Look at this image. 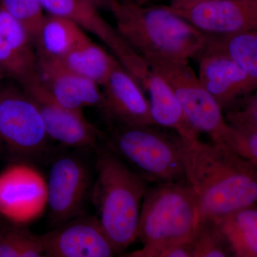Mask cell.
Listing matches in <instances>:
<instances>
[{
  "instance_id": "obj_1",
  "label": "cell",
  "mask_w": 257,
  "mask_h": 257,
  "mask_svg": "<svg viewBox=\"0 0 257 257\" xmlns=\"http://www.w3.org/2000/svg\"><path fill=\"white\" fill-rule=\"evenodd\" d=\"M184 142L186 180L197 197L199 219L257 205L256 166L213 140Z\"/></svg>"
},
{
  "instance_id": "obj_2",
  "label": "cell",
  "mask_w": 257,
  "mask_h": 257,
  "mask_svg": "<svg viewBox=\"0 0 257 257\" xmlns=\"http://www.w3.org/2000/svg\"><path fill=\"white\" fill-rule=\"evenodd\" d=\"M115 29L138 55L154 60L189 61L207 47L209 36L169 9L135 0H109Z\"/></svg>"
},
{
  "instance_id": "obj_3",
  "label": "cell",
  "mask_w": 257,
  "mask_h": 257,
  "mask_svg": "<svg viewBox=\"0 0 257 257\" xmlns=\"http://www.w3.org/2000/svg\"><path fill=\"white\" fill-rule=\"evenodd\" d=\"M93 202L99 221L117 254L138 239L147 182L110 149H96Z\"/></svg>"
},
{
  "instance_id": "obj_4",
  "label": "cell",
  "mask_w": 257,
  "mask_h": 257,
  "mask_svg": "<svg viewBox=\"0 0 257 257\" xmlns=\"http://www.w3.org/2000/svg\"><path fill=\"white\" fill-rule=\"evenodd\" d=\"M198 221L197 197L187 182L155 184L142 204L138 239L143 247L124 256L143 257L159 246L191 239Z\"/></svg>"
},
{
  "instance_id": "obj_5",
  "label": "cell",
  "mask_w": 257,
  "mask_h": 257,
  "mask_svg": "<svg viewBox=\"0 0 257 257\" xmlns=\"http://www.w3.org/2000/svg\"><path fill=\"white\" fill-rule=\"evenodd\" d=\"M157 126H117L108 148L147 182H187L184 138Z\"/></svg>"
},
{
  "instance_id": "obj_6",
  "label": "cell",
  "mask_w": 257,
  "mask_h": 257,
  "mask_svg": "<svg viewBox=\"0 0 257 257\" xmlns=\"http://www.w3.org/2000/svg\"><path fill=\"white\" fill-rule=\"evenodd\" d=\"M150 67L160 74L175 93L186 119L198 134L216 140L229 123L224 111L194 73L189 61L154 60Z\"/></svg>"
},
{
  "instance_id": "obj_7",
  "label": "cell",
  "mask_w": 257,
  "mask_h": 257,
  "mask_svg": "<svg viewBox=\"0 0 257 257\" xmlns=\"http://www.w3.org/2000/svg\"><path fill=\"white\" fill-rule=\"evenodd\" d=\"M50 139L33 100L23 89H0V153L17 159L40 156Z\"/></svg>"
},
{
  "instance_id": "obj_8",
  "label": "cell",
  "mask_w": 257,
  "mask_h": 257,
  "mask_svg": "<svg viewBox=\"0 0 257 257\" xmlns=\"http://www.w3.org/2000/svg\"><path fill=\"white\" fill-rule=\"evenodd\" d=\"M47 207V180L34 166L17 162L0 172V214L5 219L30 224Z\"/></svg>"
},
{
  "instance_id": "obj_9",
  "label": "cell",
  "mask_w": 257,
  "mask_h": 257,
  "mask_svg": "<svg viewBox=\"0 0 257 257\" xmlns=\"http://www.w3.org/2000/svg\"><path fill=\"white\" fill-rule=\"evenodd\" d=\"M41 114L50 139L76 149L96 150L101 133L84 116L82 110L62 105L40 82L37 73L21 85Z\"/></svg>"
},
{
  "instance_id": "obj_10",
  "label": "cell",
  "mask_w": 257,
  "mask_h": 257,
  "mask_svg": "<svg viewBox=\"0 0 257 257\" xmlns=\"http://www.w3.org/2000/svg\"><path fill=\"white\" fill-rule=\"evenodd\" d=\"M89 187V169L80 159L69 155L57 159L47 179L52 221L61 226L82 215Z\"/></svg>"
},
{
  "instance_id": "obj_11",
  "label": "cell",
  "mask_w": 257,
  "mask_h": 257,
  "mask_svg": "<svg viewBox=\"0 0 257 257\" xmlns=\"http://www.w3.org/2000/svg\"><path fill=\"white\" fill-rule=\"evenodd\" d=\"M167 8L209 36L257 31V0H211Z\"/></svg>"
},
{
  "instance_id": "obj_12",
  "label": "cell",
  "mask_w": 257,
  "mask_h": 257,
  "mask_svg": "<svg viewBox=\"0 0 257 257\" xmlns=\"http://www.w3.org/2000/svg\"><path fill=\"white\" fill-rule=\"evenodd\" d=\"M45 256L111 257L117 254L98 218L79 215L40 235Z\"/></svg>"
},
{
  "instance_id": "obj_13",
  "label": "cell",
  "mask_w": 257,
  "mask_h": 257,
  "mask_svg": "<svg viewBox=\"0 0 257 257\" xmlns=\"http://www.w3.org/2000/svg\"><path fill=\"white\" fill-rule=\"evenodd\" d=\"M199 57L198 78L224 112L256 89L257 81L208 42Z\"/></svg>"
},
{
  "instance_id": "obj_14",
  "label": "cell",
  "mask_w": 257,
  "mask_h": 257,
  "mask_svg": "<svg viewBox=\"0 0 257 257\" xmlns=\"http://www.w3.org/2000/svg\"><path fill=\"white\" fill-rule=\"evenodd\" d=\"M101 87L104 97L101 109L118 126L155 125L143 88L119 62Z\"/></svg>"
},
{
  "instance_id": "obj_15",
  "label": "cell",
  "mask_w": 257,
  "mask_h": 257,
  "mask_svg": "<svg viewBox=\"0 0 257 257\" xmlns=\"http://www.w3.org/2000/svg\"><path fill=\"white\" fill-rule=\"evenodd\" d=\"M37 55V76L56 100L79 110L102 108L104 97L100 86L74 72L58 59Z\"/></svg>"
},
{
  "instance_id": "obj_16",
  "label": "cell",
  "mask_w": 257,
  "mask_h": 257,
  "mask_svg": "<svg viewBox=\"0 0 257 257\" xmlns=\"http://www.w3.org/2000/svg\"><path fill=\"white\" fill-rule=\"evenodd\" d=\"M49 14L67 19L91 32L109 47L117 60L124 59L130 48L116 29L101 18L97 8L88 0H39Z\"/></svg>"
},
{
  "instance_id": "obj_17",
  "label": "cell",
  "mask_w": 257,
  "mask_h": 257,
  "mask_svg": "<svg viewBox=\"0 0 257 257\" xmlns=\"http://www.w3.org/2000/svg\"><path fill=\"white\" fill-rule=\"evenodd\" d=\"M143 89L149 94L152 118L155 125L175 132L183 138H199V135L193 130L186 119L178 99L170 84L153 69Z\"/></svg>"
},
{
  "instance_id": "obj_18",
  "label": "cell",
  "mask_w": 257,
  "mask_h": 257,
  "mask_svg": "<svg viewBox=\"0 0 257 257\" xmlns=\"http://www.w3.org/2000/svg\"><path fill=\"white\" fill-rule=\"evenodd\" d=\"M87 35L80 27L67 19L45 16L35 45L37 54L62 60Z\"/></svg>"
},
{
  "instance_id": "obj_19",
  "label": "cell",
  "mask_w": 257,
  "mask_h": 257,
  "mask_svg": "<svg viewBox=\"0 0 257 257\" xmlns=\"http://www.w3.org/2000/svg\"><path fill=\"white\" fill-rule=\"evenodd\" d=\"M60 60L74 72L100 87L119 63L114 55L93 42L89 37H85Z\"/></svg>"
},
{
  "instance_id": "obj_20",
  "label": "cell",
  "mask_w": 257,
  "mask_h": 257,
  "mask_svg": "<svg viewBox=\"0 0 257 257\" xmlns=\"http://www.w3.org/2000/svg\"><path fill=\"white\" fill-rule=\"evenodd\" d=\"M216 219L233 256L257 257V205Z\"/></svg>"
},
{
  "instance_id": "obj_21",
  "label": "cell",
  "mask_w": 257,
  "mask_h": 257,
  "mask_svg": "<svg viewBox=\"0 0 257 257\" xmlns=\"http://www.w3.org/2000/svg\"><path fill=\"white\" fill-rule=\"evenodd\" d=\"M208 44L224 52L257 81V31L209 36Z\"/></svg>"
},
{
  "instance_id": "obj_22",
  "label": "cell",
  "mask_w": 257,
  "mask_h": 257,
  "mask_svg": "<svg viewBox=\"0 0 257 257\" xmlns=\"http://www.w3.org/2000/svg\"><path fill=\"white\" fill-rule=\"evenodd\" d=\"M192 243L193 257L233 256L216 218H199Z\"/></svg>"
},
{
  "instance_id": "obj_23",
  "label": "cell",
  "mask_w": 257,
  "mask_h": 257,
  "mask_svg": "<svg viewBox=\"0 0 257 257\" xmlns=\"http://www.w3.org/2000/svg\"><path fill=\"white\" fill-rule=\"evenodd\" d=\"M0 35L14 50L37 62V51L31 36L17 19L0 5Z\"/></svg>"
},
{
  "instance_id": "obj_24",
  "label": "cell",
  "mask_w": 257,
  "mask_h": 257,
  "mask_svg": "<svg viewBox=\"0 0 257 257\" xmlns=\"http://www.w3.org/2000/svg\"><path fill=\"white\" fill-rule=\"evenodd\" d=\"M0 5L28 30L34 43L45 20L43 7L39 0H0Z\"/></svg>"
},
{
  "instance_id": "obj_25",
  "label": "cell",
  "mask_w": 257,
  "mask_h": 257,
  "mask_svg": "<svg viewBox=\"0 0 257 257\" xmlns=\"http://www.w3.org/2000/svg\"><path fill=\"white\" fill-rule=\"evenodd\" d=\"M0 69L22 85L36 75L37 62L19 53L0 35Z\"/></svg>"
},
{
  "instance_id": "obj_26",
  "label": "cell",
  "mask_w": 257,
  "mask_h": 257,
  "mask_svg": "<svg viewBox=\"0 0 257 257\" xmlns=\"http://www.w3.org/2000/svg\"><path fill=\"white\" fill-rule=\"evenodd\" d=\"M213 141L223 144L257 167V130L229 124L224 133Z\"/></svg>"
},
{
  "instance_id": "obj_27",
  "label": "cell",
  "mask_w": 257,
  "mask_h": 257,
  "mask_svg": "<svg viewBox=\"0 0 257 257\" xmlns=\"http://www.w3.org/2000/svg\"><path fill=\"white\" fill-rule=\"evenodd\" d=\"M225 117L235 127L257 130V88L226 111Z\"/></svg>"
},
{
  "instance_id": "obj_28",
  "label": "cell",
  "mask_w": 257,
  "mask_h": 257,
  "mask_svg": "<svg viewBox=\"0 0 257 257\" xmlns=\"http://www.w3.org/2000/svg\"><path fill=\"white\" fill-rule=\"evenodd\" d=\"M28 234L19 231L0 232V257H20Z\"/></svg>"
},
{
  "instance_id": "obj_29",
  "label": "cell",
  "mask_w": 257,
  "mask_h": 257,
  "mask_svg": "<svg viewBox=\"0 0 257 257\" xmlns=\"http://www.w3.org/2000/svg\"><path fill=\"white\" fill-rule=\"evenodd\" d=\"M143 257H193L192 239L159 246L144 253Z\"/></svg>"
},
{
  "instance_id": "obj_30",
  "label": "cell",
  "mask_w": 257,
  "mask_h": 257,
  "mask_svg": "<svg viewBox=\"0 0 257 257\" xmlns=\"http://www.w3.org/2000/svg\"><path fill=\"white\" fill-rule=\"evenodd\" d=\"M208 1L211 0H170V5L169 6L175 8H184Z\"/></svg>"
},
{
  "instance_id": "obj_31",
  "label": "cell",
  "mask_w": 257,
  "mask_h": 257,
  "mask_svg": "<svg viewBox=\"0 0 257 257\" xmlns=\"http://www.w3.org/2000/svg\"><path fill=\"white\" fill-rule=\"evenodd\" d=\"M88 1L90 2L93 5L98 8L99 7L106 6L109 0H88Z\"/></svg>"
},
{
  "instance_id": "obj_32",
  "label": "cell",
  "mask_w": 257,
  "mask_h": 257,
  "mask_svg": "<svg viewBox=\"0 0 257 257\" xmlns=\"http://www.w3.org/2000/svg\"><path fill=\"white\" fill-rule=\"evenodd\" d=\"M5 75L4 72H3L1 69H0V89H1V84L2 81H3V78H4Z\"/></svg>"
},
{
  "instance_id": "obj_33",
  "label": "cell",
  "mask_w": 257,
  "mask_h": 257,
  "mask_svg": "<svg viewBox=\"0 0 257 257\" xmlns=\"http://www.w3.org/2000/svg\"><path fill=\"white\" fill-rule=\"evenodd\" d=\"M135 1L137 2V3H140V4H145L148 0H135Z\"/></svg>"
}]
</instances>
